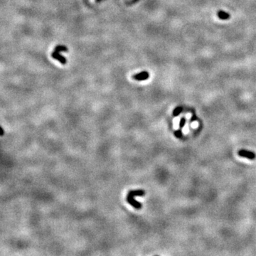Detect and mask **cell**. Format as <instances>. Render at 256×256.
Wrapping results in <instances>:
<instances>
[{"mask_svg":"<svg viewBox=\"0 0 256 256\" xmlns=\"http://www.w3.org/2000/svg\"><path fill=\"white\" fill-rule=\"evenodd\" d=\"M218 16L219 17V19H220L226 20V19H229L230 15L228 13H226V12H225L224 11H219L218 12Z\"/></svg>","mask_w":256,"mask_h":256,"instance_id":"obj_5","label":"cell"},{"mask_svg":"<svg viewBox=\"0 0 256 256\" xmlns=\"http://www.w3.org/2000/svg\"><path fill=\"white\" fill-rule=\"evenodd\" d=\"M3 135H4V130H3V129L2 128V134H1V135H2V136Z\"/></svg>","mask_w":256,"mask_h":256,"instance_id":"obj_10","label":"cell"},{"mask_svg":"<svg viewBox=\"0 0 256 256\" xmlns=\"http://www.w3.org/2000/svg\"><path fill=\"white\" fill-rule=\"evenodd\" d=\"M182 111H183V108L182 107L176 108L173 111V116H174V117H177V116L180 115L181 112H182Z\"/></svg>","mask_w":256,"mask_h":256,"instance_id":"obj_6","label":"cell"},{"mask_svg":"<svg viewBox=\"0 0 256 256\" xmlns=\"http://www.w3.org/2000/svg\"><path fill=\"white\" fill-rule=\"evenodd\" d=\"M174 135H175V137H176V138H181L183 135V133L182 132V130H181V129L174 131Z\"/></svg>","mask_w":256,"mask_h":256,"instance_id":"obj_8","label":"cell"},{"mask_svg":"<svg viewBox=\"0 0 256 256\" xmlns=\"http://www.w3.org/2000/svg\"><path fill=\"white\" fill-rule=\"evenodd\" d=\"M185 124H186V118H182L180 119V121H179V128L180 129H182L184 128Z\"/></svg>","mask_w":256,"mask_h":256,"instance_id":"obj_9","label":"cell"},{"mask_svg":"<svg viewBox=\"0 0 256 256\" xmlns=\"http://www.w3.org/2000/svg\"><path fill=\"white\" fill-rule=\"evenodd\" d=\"M145 195V191L144 190H131L128 192L126 197V201L129 204L132 206L136 209H141L142 205L140 202L135 200V196H143Z\"/></svg>","mask_w":256,"mask_h":256,"instance_id":"obj_1","label":"cell"},{"mask_svg":"<svg viewBox=\"0 0 256 256\" xmlns=\"http://www.w3.org/2000/svg\"><path fill=\"white\" fill-rule=\"evenodd\" d=\"M55 51H59V52H60V51H65V52H66V51H68V48L66 47L65 46L59 45V46H56L55 48Z\"/></svg>","mask_w":256,"mask_h":256,"instance_id":"obj_7","label":"cell"},{"mask_svg":"<svg viewBox=\"0 0 256 256\" xmlns=\"http://www.w3.org/2000/svg\"><path fill=\"white\" fill-rule=\"evenodd\" d=\"M149 74L148 72L142 71V72L139 73L138 74H136V75H135V76H133V78L136 80L141 81V80H147V78H149Z\"/></svg>","mask_w":256,"mask_h":256,"instance_id":"obj_3","label":"cell"},{"mask_svg":"<svg viewBox=\"0 0 256 256\" xmlns=\"http://www.w3.org/2000/svg\"><path fill=\"white\" fill-rule=\"evenodd\" d=\"M238 155L241 157L247 158V159H249L251 160L255 159L256 157L255 153L253 152L245 150V149H241V150H239Z\"/></svg>","mask_w":256,"mask_h":256,"instance_id":"obj_2","label":"cell"},{"mask_svg":"<svg viewBox=\"0 0 256 256\" xmlns=\"http://www.w3.org/2000/svg\"><path fill=\"white\" fill-rule=\"evenodd\" d=\"M51 56H52V57L53 58V59H55L56 60H58V61H59L62 64H66V59L63 57V56H61V54L59 53V51H55V50H54V51L53 52V53H52Z\"/></svg>","mask_w":256,"mask_h":256,"instance_id":"obj_4","label":"cell"}]
</instances>
